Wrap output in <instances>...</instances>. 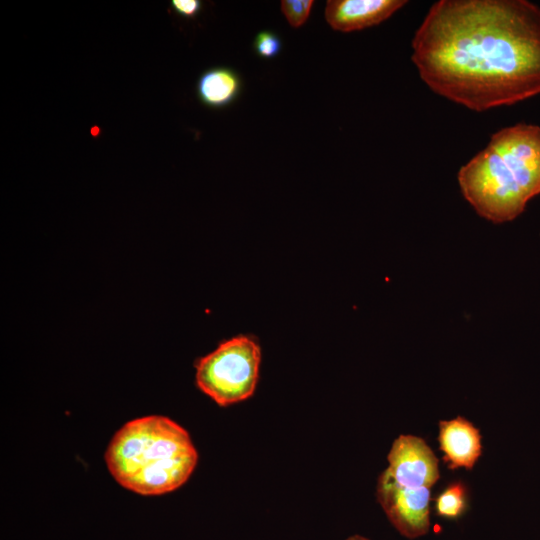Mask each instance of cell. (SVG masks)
I'll return each instance as SVG.
<instances>
[{"mask_svg": "<svg viewBox=\"0 0 540 540\" xmlns=\"http://www.w3.org/2000/svg\"><path fill=\"white\" fill-rule=\"evenodd\" d=\"M241 80L228 67H214L201 74L197 82V95L206 106L220 108L229 105L240 92Z\"/></svg>", "mask_w": 540, "mask_h": 540, "instance_id": "8", "label": "cell"}, {"mask_svg": "<svg viewBox=\"0 0 540 540\" xmlns=\"http://www.w3.org/2000/svg\"><path fill=\"white\" fill-rule=\"evenodd\" d=\"M282 43L278 35L271 31L259 32L253 42L254 51L262 58H273L279 54Z\"/></svg>", "mask_w": 540, "mask_h": 540, "instance_id": "11", "label": "cell"}, {"mask_svg": "<svg viewBox=\"0 0 540 540\" xmlns=\"http://www.w3.org/2000/svg\"><path fill=\"white\" fill-rule=\"evenodd\" d=\"M260 361L261 349L252 336L232 337L198 360L196 385L219 406L244 401L256 389Z\"/></svg>", "mask_w": 540, "mask_h": 540, "instance_id": "5", "label": "cell"}, {"mask_svg": "<svg viewBox=\"0 0 540 540\" xmlns=\"http://www.w3.org/2000/svg\"><path fill=\"white\" fill-rule=\"evenodd\" d=\"M105 461L122 487L153 496L181 487L194 471L198 453L182 426L151 415L124 424L112 437Z\"/></svg>", "mask_w": 540, "mask_h": 540, "instance_id": "3", "label": "cell"}, {"mask_svg": "<svg viewBox=\"0 0 540 540\" xmlns=\"http://www.w3.org/2000/svg\"><path fill=\"white\" fill-rule=\"evenodd\" d=\"M405 0H328L325 18L341 32H352L375 26L403 7Z\"/></svg>", "mask_w": 540, "mask_h": 540, "instance_id": "6", "label": "cell"}, {"mask_svg": "<svg viewBox=\"0 0 540 540\" xmlns=\"http://www.w3.org/2000/svg\"><path fill=\"white\" fill-rule=\"evenodd\" d=\"M387 460L377 482V501L402 536L426 535L431 526V491L440 478L438 458L423 438L400 435Z\"/></svg>", "mask_w": 540, "mask_h": 540, "instance_id": "4", "label": "cell"}, {"mask_svg": "<svg viewBox=\"0 0 540 540\" xmlns=\"http://www.w3.org/2000/svg\"><path fill=\"white\" fill-rule=\"evenodd\" d=\"M468 508V491L461 481L448 484L435 499V514L447 520H457Z\"/></svg>", "mask_w": 540, "mask_h": 540, "instance_id": "9", "label": "cell"}, {"mask_svg": "<svg viewBox=\"0 0 540 540\" xmlns=\"http://www.w3.org/2000/svg\"><path fill=\"white\" fill-rule=\"evenodd\" d=\"M171 7L177 14L186 17H195L201 9L199 0H172Z\"/></svg>", "mask_w": 540, "mask_h": 540, "instance_id": "12", "label": "cell"}, {"mask_svg": "<svg viewBox=\"0 0 540 540\" xmlns=\"http://www.w3.org/2000/svg\"><path fill=\"white\" fill-rule=\"evenodd\" d=\"M313 3L312 0H283L281 11L293 28H299L307 21Z\"/></svg>", "mask_w": 540, "mask_h": 540, "instance_id": "10", "label": "cell"}, {"mask_svg": "<svg viewBox=\"0 0 540 540\" xmlns=\"http://www.w3.org/2000/svg\"><path fill=\"white\" fill-rule=\"evenodd\" d=\"M345 540H371L365 536H362V535H352V536H349L348 538H346Z\"/></svg>", "mask_w": 540, "mask_h": 540, "instance_id": "13", "label": "cell"}, {"mask_svg": "<svg viewBox=\"0 0 540 540\" xmlns=\"http://www.w3.org/2000/svg\"><path fill=\"white\" fill-rule=\"evenodd\" d=\"M438 427V442L443 453V462L450 470H472L482 455L480 430L463 416L441 420Z\"/></svg>", "mask_w": 540, "mask_h": 540, "instance_id": "7", "label": "cell"}, {"mask_svg": "<svg viewBox=\"0 0 540 540\" xmlns=\"http://www.w3.org/2000/svg\"><path fill=\"white\" fill-rule=\"evenodd\" d=\"M436 94L481 112L540 94V7L527 0H440L412 40Z\"/></svg>", "mask_w": 540, "mask_h": 540, "instance_id": "1", "label": "cell"}, {"mask_svg": "<svg viewBox=\"0 0 540 540\" xmlns=\"http://www.w3.org/2000/svg\"><path fill=\"white\" fill-rule=\"evenodd\" d=\"M457 178L481 217L493 223L512 221L540 194V127L517 123L495 132Z\"/></svg>", "mask_w": 540, "mask_h": 540, "instance_id": "2", "label": "cell"}]
</instances>
